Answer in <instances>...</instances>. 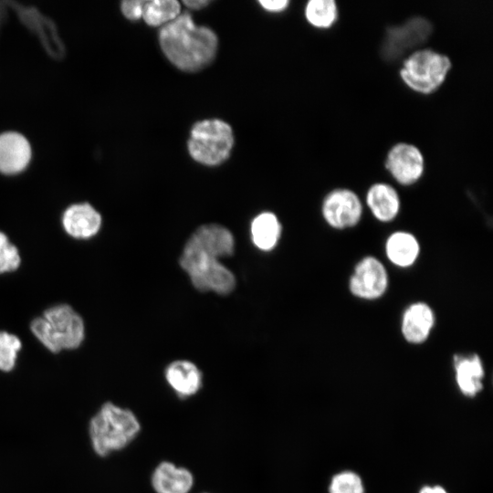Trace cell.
Segmentation results:
<instances>
[{
    "mask_svg": "<svg viewBox=\"0 0 493 493\" xmlns=\"http://www.w3.org/2000/svg\"><path fill=\"white\" fill-rule=\"evenodd\" d=\"M159 40L167 58L184 71H196L208 65L217 47L216 35L206 26L195 25L189 12L164 25Z\"/></svg>",
    "mask_w": 493,
    "mask_h": 493,
    "instance_id": "cell-1",
    "label": "cell"
},
{
    "mask_svg": "<svg viewBox=\"0 0 493 493\" xmlns=\"http://www.w3.org/2000/svg\"><path fill=\"white\" fill-rule=\"evenodd\" d=\"M142 430L136 414L111 402L104 403L89 423V436L93 451L105 457L131 445Z\"/></svg>",
    "mask_w": 493,
    "mask_h": 493,
    "instance_id": "cell-2",
    "label": "cell"
},
{
    "mask_svg": "<svg viewBox=\"0 0 493 493\" xmlns=\"http://www.w3.org/2000/svg\"><path fill=\"white\" fill-rule=\"evenodd\" d=\"M30 330L37 341L53 353L75 350L85 338L83 319L71 306L62 303L47 308L42 316L34 319Z\"/></svg>",
    "mask_w": 493,
    "mask_h": 493,
    "instance_id": "cell-3",
    "label": "cell"
},
{
    "mask_svg": "<svg viewBox=\"0 0 493 493\" xmlns=\"http://www.w3.org/2000/svg\"><path fill=\"white\" fill-rule=\"evenodd\" d=\"M451 68L448 56L432 48H418L404 58L399 75L410 89L429 95L443 85Z\"/></svg>",
    "mask_w": 493,
    "mask_h": 493,
    "instance_id": "cell-4",
    "label": "cell"
},
{
    "mask_svg": "<svg viewBox=\"0 0 493 493\" xmlns=\"http://www.w3.org/2000/svg\"><path fill=\"white\" fill-rule=\"evenodd\" d=\"M234 135L230 125L221 120H204L196 122L188 140V151L196 162L217 165L230 155Z\"/></svg>",
    "mask_w": 493,
    "mask_h": 493,
    "instance_id": "cell-5",
    "label": "cell"
},
{
    "mask_svg": "<svg viewBox=\"0 0 493 493\" xmlns=\"http://www.w3.org/2000/svg\"><path fill=\"white\" fill-rule=\"evenodd\" d=\"M179 263L200 291L226 295L236 287L235 276L219 259L193 246H184Z\"/></svg>",
    "mask_w": 493,
    "mask_h": 493,
    "instance_id": "cell-6",
    "label": "cell"
},
{
    "mask_svg": "<svg viewBox=\"0 0 493 493\" xmlns=\"http://www.w3.org/2000/svg\"><path fill=\"white\" fill-rule=\"evenodd\" d=\"M433 26L425 17L414 16L387 28L381 47L383 58L396 60L417 50L430 37Z\"/></svg>",
    "mask_w": 493,
    "mask_h": 493,
    "instance_id": "cell-7",
    "label": "cell"
},
{
    "mask_svg": "<svg viewBox=\"0 0 493 493\" xmlns=\"http://www.w3.org/2000/svg\"><path fill=\"white\" fill-rule=\"evenodd\" d=\"M363 205L359 195L348 188L330 191L322 200L321 215L330 227L342 230L361 221Z\"/></svg>",
    "mask_w": 493,
    "mask_h": 493,
    "instance_id": "cell-8",
    "label": "cell"
},
{
    "mask_svg": "<svg viewBox=\"0 0 493 493\" xmlns=\"http://www.w3.org/2000/svg\"><path fill=\"white\" fill-rule=\"evenodd\" d=\"M349 290L356 298L374 300L382 298L389 286L385 266L373 256L362 257L349 279Z\"/></svg>",
    "mask_w": 493,
    "mask_h": 493,
    "instance_id": "cell-9",
    "label": "cell"
},
{
    "mask_svg": "<svg viewBox=\"0 0 493 493\" xmlns=\"http://www.w3.org/2000/svg\"><path fill=\"white\" fill-rule=\"evenodd\" d=\"M384 166L396 183L410 186L417 183L425 172V157L413 143L393 144L386 153Z\"/></svg>",
    "mask_w": 493,
    "mask_h": 493,
    "instance_id": "cell-10",
    "label": "cell"
},
{
    "mask_svg": "<svg viewBox=\"0 0 493 493\" xmlns=\"http://www.w3.org/2000/svg\"><path fill=\"white\" fill-rule=\"evenodd\" d=\"M32 159V147L22 133L0 132V173L14 176L24 172Z\"/></svg>",
    "mask_w": 493,
    "mask_h": 493,
    "instance_id": "cell-11",
    "label": "cell"
},
{
    "mask_svg": "<svg viewBox=\"0 0 493 493\" xmlns=\"http://www.w3.org/2000/svg\"><path fill=\"white\" fill-rule=\"evenodd\" d=\"M102 224L100 212L88 202L69 205L62 213L61 225L71 237L86 240L96 236Z\"/></svg>",
    "mask_w": 493,
    "mask_h": 493,
    "instance_id": "cell-12",
    "label": "cell"
},
{
    "mask_svg": "<svg viewBox=\"0 0 493 493\" xmlns=\"http://www.w3.org/2000/svg\"><path fill=\"white\" fill-rule=\"evenodd\" d=\"M435 324L433 309L425 302L410 304L401 320V332L404 339L412 344L424 343L430 336Z\"/></svg>",
    "mask_w": 493,
    "mask_h": 493,
    "instance_id": "cell-13",
    "label": "cell"
},
{
    "mask_svg": "<svg viewBox=\"0 0 493 493\" xmlns=\"http://www.w3.org/2000/svg\"><path fill=\"white\" fill-rule=\"evenodd\" d=\"M186 243L218 259L231 256L235 249L232 233L216 224L199 226Z\"/></svg>",
    "mask_w": 493,
    "mask_h": 493,
    "instance_id": "cell-14",
    "label": "cell"
},
{
    "mask_svg": "<svg viewBox=\"0 0 493 493\" xmlns=\"http://www.w3.org/2000/svg\"><path fill=\"white\" fill-rule=\"evenodd\" d=\"M194 485L193 473L171 461L160 462L151 476V486L155 493H190Z\"/></svg>",
    "mask_w": 493,
    "mask_h": 493,
    "instance_id": "cell-15",
    "label": "cell"
},
{
    "mask_svg": "<svg viewBox=\"0 0 493 493\" xmlns=\"http://www.w3.org/2000/svg\"><path fill=\"white\" fill-rule=\"evenodd\" d=\"M164 376L169 386L182 399L195 395L203 385L201 371L194 362L186 360L171 362L165 369Z\"/></svg>",
    "mask_w": 493,
    "mask_h": 493,
    "instance_id": "cell-16",
    "label": "cell"
},
{
    "mask_svg": "<svg viewBox=\"0 0 493 493\" xmlns=\"http://www.w3.org/2000/svg\"><path fill=\"white\" fill-rule=\"evenodd\" d=\"M365 203L373 217L382 222L394 220L400 213L401 199L396 189L387 183H374L367 190Z\"/></svg>",
    "mask_w": 493,
    "mask_h": 493,
    "instance_id": "cell-17",
    "label": "cell"
},
{
    "mask_svg": "<svg viewBox=\"0 0 493 493\" xmlns=\"http://www.w3.org/2000/svg\"><path fill=\"white\" fill-rule=\"evenodd\" d=\"M384 251L388 260L401 268L412 267L419 257L421 246L416 236L407 231L393 232L386 239Z\"/></svg>",
    "mask_w": 493,
    "mask_h": 493,
    "instance_id": "cell-18",
    "label": "cell"
},
{
    "mask_svg": "<svg viewBox=\"0 0 493 493\" xmlns=\"http://www.w3.org/2000/svg\"><path fill=\"white\" fill-rule=\"evenodd\" d=\"M456 383L467 395H475L482 389L484 368L478 355H456L454 358Z\"/></svg>",
    "mask_w": 493,
    "mask_h": 493,
    "instance_id": "cell-19",
    "label": "cell"
},
{
    "mask_svg": "<svg viewBox=\"0 0 493 493\" xmlns=\"http://www.w3.org/2000/svg\"><path fill=\"white\" fill-rule=\"evenodd\" d=\"M250 231L254 245L268 251L277 246L280 238L281 225L273 213L264 212L253 219Z\"/></svg>",
    "mask_w": 493,
    "mask_h": 493,
    "instance_id": "cell-20",
    "label": "cell"
},
{
    "mask_svg": "<svg viewBox=\"0 0 493 493\" xmlns=\"http://www.w3.org/2000/svg\"><path fill=\"white\" fill-rule=\"evenodd\" d=\"M305 17L316 28H330L339 17L338 5L334 0H310L305 6Z\"/></svg>",
    "mask_w": 493,
    "mask_h": 493,
    "instance_id": "cell-21",
    "label": "cell"
},
{
    "mask_svg": "<svg viewBox=\"0 0 493 493\" xmlns=\"http://www.w3.org/2000/svg\"><path fill=\"white\" fill-rule=\"evenodd\" d=\"M181 11V5L176 0L145 1L142 18L149 26H157L175 19Z\"/></svg>",
    "mask_w": 493,
    "mask_h": 493,
    "instance_id": "cell-22",
    "label": "cell"
},
{
    "mask_svg": "<svg viewBox=\"0 0 493 493\" xmlns=\"http://www.w3.org/2000/svg\"><path fill=\"white\" fill-rule=\"evenodd\" d=\"M21 348L16 335L0 330V372H8L16 367Z\"/></svg>",
    "mask_w": 493,
    "mask_h": 493,
    "instance_id": "cell-23",
    "label": "cell"
},
{
    "mask_svg": "<svg viewBox=\"0 0 493 493\" xmlns=\"http://www.w3.org/2000/svg\"><path fill=\"white\" fill-rule=\"evenodd\" d=\"M20 263L18 248L0 231V275L16 270Z\"/></svg>",
    "mask_w": 493,
    "mask_h": 493,
    "instance_id": "cell-24",
    "label": "cell"
},
{
    "mask_svg": "<svg viewBox=\"0 0 493 493\" xmlns=\"http://www.w3.org/2000/svg\"><path fill=\"white\" fill-rule=\"evenodd\" d=\"M330 492L363 493L362 482L360 477L352 472H341L332 478Z\"/></svg>",
    "mask_w": 493,
    "mask_h": 493,
    "instance_id": "cell-25",
    "label": "cell"
},
{
    "mask_svg": "<svg viewBox=\"0 0 493 493\" xmlns=\"http://www.w3.org/2000/svg\"><path fill=\"white\" fill-rule=\"evenodd\" d=\"M144 3L143 0L123 1L121 4V11L127 19L138 20L142 16Z\"/></svg>",
    "mask_w": 493,
    "mask_h": 493,
    "instance_id": "cell-26",
    "label": "cell"
},
{
    "mask_svg": "<svg viewBox=\"0 0 493 493\" xmlns=\"http://www.w3.org/2000/svg\"><path fill=\"white\" fill-rule=\"evenodd\" d=\"M260 5L267 11L280 12L287 8L289 2L288 0H275V1H259Z\"/></svg>",
    "mask_w": 493,
    "mask_h": 493,
    "instance_id": "cell-27",
    "label": "cell"
},
{
    "mask_svg": "<svg viewBox=\"0 0 493 493\" xmlns=\"http://www.w3.org/2000/svg\"><path fill=\"white\" fill-rule=\"evenodd\" d=\"M210 3V1L207 0H185L184 1V4L192 9H201Z\"/></svg>",
    "mask_w": 493,
    "mask_h": 493,
    "instance_id": "cell-28",
    "label": "cell"
},
{
    "mask_svg": "<svg viewBox=\"0 0 493 493\" xmlns=\"http://www.w3.org/2000/svg\"><path fill=\"white\" fill-rule=\"evenodd\" d=\"M420 493H447L442 487H425L421 489Z\"/></svg>",
    "mask_w": 493,
    "mask_h": 493,
    "instance_id": "cell-29",
    "label": "cell"
}]
</instances>
